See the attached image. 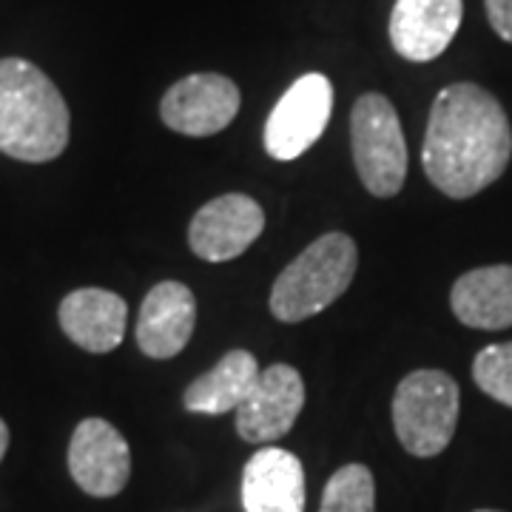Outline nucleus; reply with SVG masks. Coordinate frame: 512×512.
<instances>
[{
	"label": "nucleus",
	"mask_w": 512,
	"mask_h": 512,
	"mask_svg": "<svg viewBox=\"0 0 512 512\" xmlns=\"http://www.w3.org/2000/svg\"><path fill=\"white\" fill-rule=\"evenodd\" d=\"M197 328V299L183 282H160L146 293L137 319V345L148 359H174Z\"/></svg>",
	"instance_id": "12"
},
{
	"label": "nucleus",
	"mask_w": 512,
	"mask_h": 512,
	"mask_svg": "<svg viewBox=\"0 0 512 512\" xmlns=\"http://www.w3.org/2000/svg\"><path fill=\"white\" fill-rule=\"evenodd\" d=\"M69 473L74 484L92 498L123 493L131 478L128 441L106 419L80 421L69 441Z\"/></svg>",
	"instance_id": "9"
},
{
	"label": "nucleus",
	"mask_w": 512,
	"mask_h": 512,
	"mask_svg": "<svg viewBox=\"0 0 512 512\" xmlns=\"http://www.w3.org/2000/svg\"><path fill=\"white\" fill-rule=\"evenodd\" d=\"M356 174L373 197H396L407 177V143L396 106L379 92L362 94L350 111Z\"/></svg>",
	"instance_id": "5"
},
{
	"label": "nucleus",
	"mask_w": 512,
	"mask_h": 512,
	"mask_svg": "<svg viewBox=\"0 0 512 512\" xmlns=\"http://www.w3.org/2000/svg\"><path fill=\"white\" fill-rule=\"evenodd\" d=\"M57 319L77 348L111 353L126 336L128 305L123 296L103 288H77L60 302Z\"/></svg>",
	"instance_id": "13"
},
{
	"label": "nucleus",
	"mask_w": 512,
	"mask_h": 512,
	"mask_svg": "<svg viewBox=\"0 0 512 512\" xmlns=\"http://www.w3.org/2000/svg\"><path fill=\"white\" fill-rule=\"evenodd\" d=\"M72 114L52 77L23 57L0 60V151L20 163H52L69 146Z\"/></svg>",
	"instance_id": "2"
},
{
	"label": "nucleus",
	"mask_w": 512,
	"mask_h": 512,
	"mask_svg": "<svg viewBox=\"0 0 512 512\" xmlns=\"http://www.w3.org/2000/svg\"><path fill=\"white\" fill-rule=\"evenodd\" d=\"M265 231V211L245 194L205 202L188 225V245L205 262H231Z\"/></svg>",
	"instance_id": "8"
},
{
	"label": "nucleus",
	"mask_w": 512,
	"mask_h": 512,
	"mask_svg": "<svg viewBox=\"0 0 512 512\" xmlns=\"http://www.w3.org/2000/svg\"><path fill=\"white\" fill-rule=\"evenodd\" d=\"M476 512H498V510H476Z\"/></svg>",
	"instance_id": "21"
},
{
	"label": "nucleus",
	"mask_w": 512,
	"mask_h": 512,
	"mask_svg": "<svg viewBox=\"0 0 512 512\" xmlns=\"http://www.w3.org/2000/svg\"><path fill=\"white\" fill-rule=\"evenodd\" d=\"M458 384L444 370L407 373L393 396V427L410 456L433 458L456 436Z\"/></svg>",
	"instance_id": "4"
},
{
	"label": "nucleus",
	"mask_w": 512,
	"mask_h": 512,
	"mask_svg": "<svg viewBox=\"0 0 512 512\" xmlns=\"http://www.w3.org/2000/svg\"><path fill=\"white\" fill-rule=\"evenodd\" d=\"M239 103L242 94L231 77L217 72L188 74L163 94L160 117L177 134L211 137L234 123Z\"/></svg>",
	"instance_id": "7"
},
{
	"label": "nucleus",
	"mask_w": 512,
	"mask_h": 512,
	"mask_svg": "<svg viewBox=\"0 0 512 512\" xmlns=\"http://www.w3.org/2000/svg\"><path fill=\"white\" fill-rule=\"evenodd\" d=\"M464 15L461 0H396L390 43L410 63H430L447 52Z\"/></svg>",
	"instance_id": "11"
},
{
	"label": "nucleus",
	"mask_w": 512,
	"mask_h": 512,
	"mask_svg": "<svg viewBox=\"0 0 512 512\" xmlns=\"http://www.w3.org/2000/svg\"><path fill=\"white\" fill-rule=\"evenodd\" d=\"M319 512H376V481L365 464L336 470L325 484Z\"/></svg>",
	"instance_id": "17"
},
{
	"label": "nucleus",
	"mask_w": 512,
	"mask_h": 512,
	"mask_svg": "<svg viewBox=\"0 0 512 512\" xmlns=\"http://www.w3.org/2000/svg\"><path fill=\"white\" fill-rule=\"evenodd\" d=\"M484 6L495 35L512 43V0H484Z\"/></svg>",
	"instance_id": "19"
},
{
	"label": "nucleus",
	"mask_w": 512,
	"mask_h": 512,
	"mask_svg": "<svg viewBox=\"0 0 512 512\" xmlns=\"http://www.w3.org/2000/svg\"><path fill=\"white\" fill-rule=\"evenodd\" d=\"M259 365L254 353L248 350H228L214 370L202 373L200 379L188 384L183 404L191 413L205 416H222V413H237L239 404L248 399L251 387L259 379Z\"/></svg>",
	"instance_id": "16"
},
{
	"label": "nucleus",
	"mask_w": 512,
	"mask_h": 512,
	"mask_svg": "<svg viewBox=\"0 0 512 512\" xmlns=\"http://www.w3.org/2000/svg\"><path fill=\"white\" fill-rule=\"evenodd\" d=\"M6 450H9V427H6V421L0 419V461L6 456Z\"/></svg>",
	"instance_id": "20"
},
{
	"label": "nucleus",
	"mask_w": 512,
	"mask_h": 512,
	"mask_svg": "<svg viewBox=\"0 0 512 512\" xmlns=\"http://www.w3.org/2000/svg\"><path fill=\"white\" fill-rule=\"evenodd\" d=\"M512 128L507 111L476 83H453L433 100L421 165L450 200H470L507 171Z\"/></svg>",
	"instance_id": "1"
},
{
	"label": "nucleus",
	"mask_w": 512,
	"mask_h": 512,
	"mask_svg": "<svg viewBox=\"0 0 512 512\" xmlns=\"http://www.w3.org/2000/svg\"><path fill=\"white\" fill-rule=\"evenodd\" d=\"M473 379L490 399L512 407V342L481 350L473 362Z\"/></svg>",
	"instance_id": "18"
},
{
	"label": "nucleus",
	"mask_w": 512,
	"mask_h": 512,
	"mask_svg": "<svg viewBox=\"0 0 512 512\" xmlns=\"http://www.w3.org/2000/svg\"><path fill=\"white\" fill-rule=\"evenodd\" d=\"M359 268L356 242L330 231L311 242L291 265L276 276L271 288V313L279 322H305L330 308L348 291Z\"/></svg>",
	"instance_id": "3"
},
{
	"label": "nucleus",
	"mask_w": 512,
	"mask_h": 512,
	"mask_svg": "<svg viewBox=\"0 0 512 512\" xmlns=\"http://www.w3.org/2000/svg\"><path fill=\"white\" fill-rule=\"evenodd\" d=\"M305 407V382L291 365H271L259 373L248 399L237 410L239 439L271 444L291 430Z\"/></svg>",
	"instance_id": "10"
},
{
	"label": "nucleus",
	"mask_w": 512,
	"mask_h": 512,
	"mask_svg": "<svg viewBox=\"0 0 512 512\" xmlns=\"http://www.w3.org/2000/svg\"><path fill=\"white\" fill-rule=\"evenodd\" d=\"M245 512H305L302 461L279 447H262L242 470Z\"/></svg>",
	"instance_id": "14"
},
{
	"label": "nucleus",
	"mask_w": 512,
	"mask_h": 512,
	"mask_svg": "<svg viewBox=\"0 0 512 512\" xmlns=\"http://www.w3.org/2000/svg\"><path fill=\"white\" fill-rule=\"evenodd\" d=\"M450 308L467 328H512V265H487L458 276Z\"/></svg>",
	"instance_id": "15"
},
{
	"label": "nucleus",
	"mask_w": 512,
	"mask_h": 512,
	"mask_svg": "<svg viewBox=\"0 0 512 512\" xmlns=\"http://www.w3.org/2000/svg\"><path fill=\"white\" fill-rule=\"evenodd\" d=\"M333 111V86L325 74H302L279 97L265 123V151L274 160H296L325 134Z\"/></svg>",
	"instance_id": "6"
}]
</instances>
